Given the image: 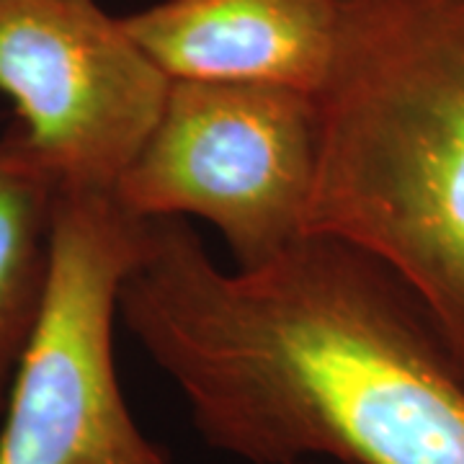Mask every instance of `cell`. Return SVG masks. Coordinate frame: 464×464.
Segmentation results:
<instances>
[{"label": "cell", "mask_w": 464, "mask_h": 464, "mask_svg": "<svg viewBox=\"0 0 464 464\" xmlns=\"http://www.w3.org/2000/svg\"><path fill=\"white\" fill-rule=\"evenodd\" d=\"M320 158V101L282 85L170 81L114 199L140 219L209 222L240 271L304 235Z\"/></svg>", "instance_id": "obj_4"}, {"label": "cell", "mask_w": 464, "mask_h": 464, "mask_svg": "<svg viewBox=\"0 0 464 464\" xmlns=\"http://www.w3.org/2000/svg\"><path fill=\"white\" fill-rule=\"evenodd\" d=\"M119 315L199 436L248 464H464V377L364 250L302 235L225 271L186 219H148Z\"/></svg>", "instance_id": "obj_1"}, {"label": "cell", "mask_w": 464, "mask_h": 464, "mask_svg": "<svg viewBox=\"0 0 464 464\" xmlns=\"http://www.w3.org/2000/svg\"><path fill=\"white\" fill-rule=\"evenodd\" d=\"M148 235L111 194L57 191L47 282L5 392L0 464H170L121 392L114 317Z\"/></svg>", "instance_id": "obj_3"}, {"label": "cell", "mask_w": 464, "mask_h": 464, "mask_svg": "<svg viewBox=\"0 0 464 464\" xmlns=\"http://www.w3.org/2000/svg\"><path fill=\"white\" fill-rule=\"evenodd\" d=\"M121 24L170 81L310 96L323 93L338 47L335 0H160Z\"/></svg>", "instance_id": "obj_6"}, {"label": "cell", "mask_w": 464, "mask_h": 464, "mask_svg": "<svg viewBox=\"0 0 464 464\" xmlns=\"http://www.w3.org/2000/svg\"><path fill=\"white\" fill-rule=\"evenodd\" d=\"M170 78L96 0H0L8 132L57 191L111 194L145 145Z\"/></svg>", "instance_id": "obj_5"}, {"label": "cell", "mask_w": 464, "mask_h": 464, "mask_svg": "<svg viewBox=\"0 0 464 464\" xmlns=\"http://www.w3.org/2000/svg\"><path fill=\"white\" fill-rule=\"evenodd\" d=\"M304 235L364 250L464 377V0H335Z\"/></svg>", "instance_id": "obj_2"}, {"label": "cell", "mask_w": 464, "mask_h": 464, "mask_svg": "<svg viewBox=\"0 0 464 464\" xmlns=\"http://www.w3.org/2000/svg\"><path fill=\"white\" fill-rule=\"evenodd\" d=\"M57 183L16 137H0V387L11 384L50 268Z\"/></svg>", "instance_id": "obj_7"}, {"label": "cell", "mask_w": 464, "mask_h": 464, "mask_svg": "<svg viewBox=\"0 0 464 464\" xmlns=\"http://www.w3.org/2000/svg\"><path fill=\"white\" fill-rule=\"evenodd\" d=\"M5 392H8V387H0V408H3V402H5Z\"/></svg>", "instance_id": "obj_8"}, {"label": "cell", "mask_w": 464, "mask_h": 464, "mask_svg": "<svg viewBox=\"0 0 464 464\" xmlns=\"http://www.w3.org/2000/svg\"><path fill=\"white\" fill-rule=\"evenodd\" d=\"M299 464H325V462H299Z\"/></svg>", "instance_id": "obj_9"}]
</instances>
